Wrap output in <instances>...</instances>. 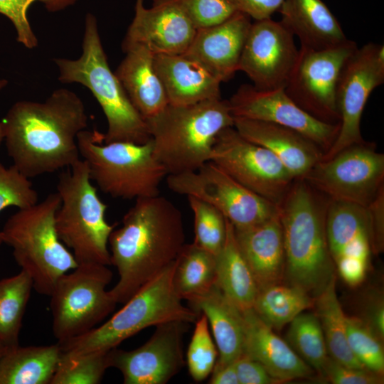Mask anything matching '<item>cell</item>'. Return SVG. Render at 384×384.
I'll return each instance as SVG.
<instances>
[{"label": "cell", "instance_id": "cell-1", "mask_svg": "<svg viewBox=\"0 0 384 384\" xmlns=\"http://www.w3.org/2000/svg\"><path fill=\"white\" fill-rule=\"evenodd\" d=\"M87 119L82 100L65 88L43 102H16L2 120L13 165L29 178L70 167L80 159L77 137Z\"/></svg>", "mask_w": 384, "mask_h": 384}, {"label": "cell", "instance_id": "cell-2", "mask_svg": "<svg viewBox=\"0 0 384 384\" xmlns=\"http://www.w3.org/2000/svg\"><path fill=\"white\" fill-rule=\"evenodd\" d=\"M109 238L110 262L119 280L110 293L125 303L143 285L176 260L185 243L183 215L161 196L140 198Z\"/></svg>", "mask_w": 384, "mask_h": 384}, {"label": "cell", "instance_id": "cell-3", "mask_svg": "<svg viewBox=\"0 0 384 384\" xmlns=\"http://www.w3.org/2000/svg\"><path fill=\"white\" fill-rule=\"evenodd\" d=\"M326 207L304 179L294 180L278 206L284 238V279L314 299L336 276L326 233Z\"/></svg>", "mask_w": 384, "mask_h": 384}, {"label": "cell", "instance_id": "cell-4", "mask_svg": "<svg viewBox=\"0 0 384 384\" xmlns=\"http://www.w3.org/2000/svg\"><path fill=\"white\" fill-rule=\"evenodd\" d=\"M154 154L169 174L193 171L210 161L218 134L233 127L228 100L212 99L193 105H169L146 121Z\"/></svg>", "mask_w": 384, "mask_h": 384}, {"label": "cell", "instance_id": "cell-5", "mask_svg": "<svg viewBox=\"0 0 384 384\" xmlns=\"http://www.w3.org/2000/svg\"><path fill=\"white\" fill-rule=\"evenodd\" d=\"M59 80L87 87L97 100L107 122L103 142L144 144L151 139L146 122L132 104L120 81L109 66L94 15L87 14L82 53L76 60L56 58Z\"/></svg>", "mask_w": 384, "mask_h": 384}, {"label": "cell", "instance_id": "cell-6", "mask_svg": "<svg viewBox=\"0 0 384 384\" xmlns=\"http://www.w3.org/2000/svg\"><path fill=\"white\" fill-rule=\"evenodd\" d=\"M60 203L57 191L50 193L11 215L1 231L3 243L12 248L16 263L30 276L33 289L48 297L58 279L78 265L57 233L55 218Z\"/></svg>", "mask_w": 384, "mask_h": 384}, {"label": "cell", "instance_id": "cell-7", "mask_svg": "<svg viewBox=\"0 0 384 384\" xmlns=\"http://www.w3.org/2000/svg\"><path fill=\"white\" fill-rule=\"evenodd\" d=\"M175 261L143 285L104 324L80 336L57 342L61 353L109 351L149 326L174 321L195 323L199 314L184 306L174 290Z\"/></svg>", "mask_w": 384, "mask_h": 384}, {"label": "cell", "instance_id": "cell-8", "mask_svg": "<svg viewBox=\"0 0 384 384\" xmlns=\"http://www.w3.org/2000/svg\"><path fill=\"white\" fill-rule=\"evenodd\" d=\"M77 142L91 180L103 193L126 200L159 195L160 184L168 173L154 154L151 139L144 144H103L102 133L85 129Z\"/></svg>", "mask_w": 384, "mask_h": 384}, {"label": "cell", "instance_id": "cell-9", "mask_svg": "<svg viewBox=\"0 0 384 384\" xmlns=\"http://www.w3.org/2000/svg\"><path fill=\"white\" fill-rule=\"evenodd\" d=\"M91 181L83 159L59 174L57 192L61 203L55 214V228L78 264L108 266L111 265L108 241L116 224L107 222V206L99 198Z\"/></svg>", "mask_w": 384, "mask_h": 384}, {"label": "cell", "instance_id": "cell-10", "mask_svg": "<svg viewBox=\"0 0 384 384\" xmlns=\"http://www.w3.org/2000/svg\"><path fill=\"white\" fill-rule=\"evenodd\" d=\"M112 279L107 265L98 263L78 264L58 279L49 296L58 343L89 332L114 309L117 302L106 290Z\"/></svg>", "mask_w": 384, "mask_h": 384}, {"label": "cell", "instance_id": "cell-11", "mask_svg": "<svg viewBox=\"0 0 384 384\" xmlns=\"http://www.w3.org/2000/svg\"><path fill=\"white\" fill-rule=\"evenodd\" d=\"M166 183L174 193L212 206L235 228L262 223L278 213V206L245 188L211 161L193 171L167 175Z\"/></svg>", "mask_w": 384, "mask_h": 384}, {"label": "cell", "instance_id": "cell-12", "mask_svg": "<svg viewBox=\"0 0 384 384\" xmlns=\"http://www.w3.org/2000/svg\"><path fill=\"white\" fill-rule=\"evenodd\" d=\"M302 179L330 201L367 207L384 188V154L364 141L320 160Z\"/></svg>", "mask_w": 384, "mask_h": 384}, {"label": "cell", "instance_id": "cell-13", "mask_svg": "<svg viewBox=\"0 0 384 384\" xmlns=\"http://www.w3.org/2000/svg\"><path fill=\"white\" fill-rule=\"evenodd\" d=\"M357 48L356 43L349 39L323 50L300 46L284 88L286 93L314 117L327 123H339L337 83L343 65Z\"/></svg>", "mask_w": 384, "mask_h": 384}, {"label": "cell", "instance_id": "cell-14", "mask_svg": "<svg viewBox=\"0 0 384 384\" xmlns=\"http://www.w3.org/2000/svg\"><path fill=\"white\" fill-rule=\"evenodd\" d=\"M210 161L255 193L279 206L295 178L269 150L233 127L216 137Z\"/></svg>", "mask_w": 384, "mask_h": 384}, {"label": "cell", "instance_id": "cell-15", "mask_svg": "<svg viewBox=\"0 0 384 384\" xmlns=\"http://www.w3.org/2000/svg\"><path fill=\"white\" fill-rule=\"evenodd\" d=\"M384 82V46L369 42L348 58L341 71L336 87L340 117L338 134L321 160H326L344 149L362 143L361 119L372 92Z\"/></svg>", "mask_w": 384, "mask_h": 384}, {"label": "cell", "instance_id": "cell-16", "mask_svg": "<svg viewBox=\"0 0 384 384\" xmlns=\"http://www.w3.org/2000/svg\"><path fill=\"white\" fill-rule=\"evenodd\" d=\"M233 117L278 124L293 129L318 146L323 154L334 144L340 124L321 121L297 105L284 88L262 90L244 84L228 100Z\"/></svg>", "mask_w": 384, "mask_h": 384}, {"label": "cell", "instance_id": "cell-17", "mask_svg": "<svg viewBox=\"0 0 384 384\" xmlns=\"http://www.w3.org/2000/svg\"><path fill=\"white\" fill-rule=\"evenodd\" d=\"M294 37L281 21H255L243 46L238 71L245 73L258 90L284 88L298 55Z\"/></svg>", "mask_w": 384, "mask_h": 384}, {"label": "cell", "instance_id": "cell-18", "mask_svg": "<svg viewBox=\"0 0 384 384\" xmlns=\"http://www.w3.org/2000/svg\"><path fill=\"white\" fill-rule=\"evenodd\" d=\"M190 323L174 321L156 326L151 337L132 351L112 348V367L124 384H165L184 366L183 338Z\"/></svg>", "mask_w": 384, "mask_h": 384}, {"label": "cell", "instance_id": "cell-19", "mask_svg": "<svg viewBox=\"0 0 384 384\" xmlns=\"http://www.w3.org/2000/svg\"><path fill=\"white\" fill-rule=\"evenodd\" d=\"M196 31L178 0H154L149 8L136 1L122 48L142 46L154 55L184 54Z\"/></svg>", "mask_w": 384, "mask_h": 384}, {"label": "cell", "instance_id": "cell-20", "mask_svg": "<svg viewBox=\"0 0 384 384\" xmlns=\"http://www.w3.org/2000/svg\"><path fill=\"white\" fill-rule=\"evenodd\" d=\"M251 24V18L238 11L223 23L198 29L184 54L220 82H227L238 71Z\"/></svg>", "mask_w": 384, "mask_h": 384}, {"label": "cell", "instance_id": "cell-21", "mask_svg": "<svg viewBox=\"0 0 384 384\" xmlns=\"http://www.w3.org/2000/svg\"><path fill=\"white\" fill-rule=\"evenodd\" d=\"M233 127L243 137L272 152L295 179L303 178L323 155L311 141L278 124L234 117Z\"/></svg>", "mask_w": 384, "mask_h": 384}, {"label": "cell", "instance_id": "cell-22", "mask_svg": "<svg viewBox=\"0 0 384 384\" xmlns=\"http://www.w3.org/2000/svg\"><path fill=\"white\" fill-rule=\"evenodd\" d=\"M326 233L335 267L348 262L368 265L373 242L366 207L330 201L326 207Z\"/></svg>", "mask_w": 384, "mask_h": 384}, {"label": "cell", "instance_id": "cell-23", "mask_svg": "<svg viewBox=\"0 0 384 384\" xmlns=\"http://www.w3.org/2000/svg\"><path fill=\"white\" fill-rule=\"evenodd\" d=\"M242 313L245 321L242 354L258 361L270 375L281 383L313 375L314 370L252 309Z\"/></svg>", "mask_w": 384, "mask_h": 384}, {"label": "cell", "instance_id": "cell-24", "mask_svg": "<svg viewBox=\"0 0 384 384\" xmlns=\"http://www.w3.org/2000/svg\"><path fill=\"white\" fill-rule=\"evenodd\" d=\"M238 247L254 276L258 291L281 283L284 274V247L279 211L270 218L235 228Z\"/></svg>", "mask_w": 384, "mask_h": 384}, {"label": "cell", "instance_id": "cell-25", "mask_svg": "<svg viewBox=\"0 0 384 384\" xmlns=\"http://www.w3.org/2000/svg\"><path fill=\"white\" fill-rule=\"evenodd\" d=\"M154 65L169 105L185 106L221 97V82L185 54L155 55Z\"/></svg>", "mask_w": 384, "mask_h": 384}, {"label": "cell", "instance_id": "cell-26", "mask_svg": "<svg viewBox=\"0 0 384 384\" xmlns=\"http://www.w3.org/2000/svg\"><path fill=\"white\" fill-rule=\"evenodd\" d=\"M114 73L132 104L146 122L168 105L167 96L154 65V55L145 47L133 46Z\"/></svg>", "mask_w": 384, "mask_h": 384}, {"label": "cell", "instance_id": "cell-27", "mask_svg": "<svg viewBox=\"0 0 384 384\" xmlns=\"http://www.w3.org/2000/svg\"><path fill=\"white\" fill-rule=\"evenodd\" d=\"M278 12L281 22L297 37L300 46L323 50L348 39L322 0H284Z\"/></svg>", "mask_w": 384, "mask_h": 384}, {"label": "cell", "instance_id": "cell-28", "mask_svg": "<svg viewBox=\"0 0 384 384\" xmlns=\"http://www.w3.org/2000/svg\"><path fill=\"white\" fill-rule=\"evenodd\" d=\"M189 303L191 309L207 317L219 354L215 366L233 363L243 353L245 321L242 311L216 285Z\"/></svg>", "mask_w": 384, "mask_h": 384}, {"label": "cell", "instance_id": "cell-29", "mask_svg": "<svg viewBox=\"0 0 384 384\" xmlns=\"http://www.w3.org/2000/svg\"><path fill=\"white\" fill-rule=\"evenodd\" d=\"M215 258V285L242 311L252 309L258 287L227 219L225 240Z\"/></svg>", "mask_w": 384, "mask_h": 384}, {"label": "cell", "instance_id": "cell-30", "mask_svg": "<svg viewBox=\"0 0 384 384\" xmlns=\"http://www.w3.org/2000/svg\"><path fill=\"white\" fill-rule=\"evenodd\" d=\"M60 355L58 343L9 349L0 359V384H50Z\"/></svg>", "mask_w": 384, "mask_h": 384}, {"label": "cell", "instance_id": "cell-31", "mask_svg": "<svg viewBox=\"0 0 384 384\" xmlns=\"http://www.w3.org/2000/svg\"><path fill=\"white\" fill-rule=\"evenodd\" d=\"M215 282V256L193 242L185 244L175 261L173 284L177 295L189 302L209 292Z\"/></svg>", "mask_w": 384, "mask_h": 384}, {"label": "cell", "instance_id": "cell-32", "mask_svg": "<svg viewBox=\"0 0 384 384\" xmlns=\"http://www.w3.org/2000/svg\"><path fill=\"white\" fill-rule=\"evenodd\" d=\"M329 356L351 368H365L351 351L346 336V315L336 292V276L314 299Z\"/></svg>", "mask_w": 384, "mask_h": 384}, {"label": "cell", "instance_id": "cell-33", "mask_svg": "<svg viewBox=\"0 0 384 384\" xmlns=\"http://www.w3.org/2000/svg\"><path fill=\"white\" fill-rule=\"evenodd\" d=\"M314 298L302 289L281 283L259 289L252 309L272 329H282L314 305Z\"/></svg>", "mask_w": 384, "mask_h": 384}, {"label": "cell", "instance_id": "cell-34", "mask_svg": "<svg viewBox=\"0 0 384 384\" xmlns=\"http://www.w3.org/2000/svg\"><path fill=\"white\" fill-rule=\"evenodd\" d=\"M32 289V279L22 270L0 279V342L9 349L19 345L22 320Z\"/></svg>", "mask_w": 384, "mask_h": 384}, {"label": "cell", "instance_id": "cell-35", "mask_svg": "<svg viewBox=\"0 0 384 384\" xmlns=\"http://www.w3.org/2000/svg\"><path fill=\"white\" fill-rule=\"evenodd\" d=\"M287 340L294 352L321 375L329 356L316 315L302 312L296 316L289 323Z\"/></svg>", "mask_w": 384, "mask_h": 384}, {"label": "cell", "instance_id": "cell-36", "mask_svg": "<svg viewBox=\"0 0 384 384\" xmlns=\"http://www.w3.org/2000/svg\"><path fill=\"white\" fill-rule=\"evenodd\" d=\"M111 350L80 354L61 353L50 384H97L112 367Z\"/></svg>", "mask_w": 384, "mask_h": 384}, {"label": "cell", "instance_id": "cell-37", "mask_svg": "<svg viewBox=\"0 0 384 384\" xmlns=\"http://www.w3.org/2000/svg\"><path fill=\"white\" fill-rule=\"evenodd\" d=\"M346 329L356 358L366 369L383 375V340L360 317L346 316Z\"/></svg>", "mask_w": 384, "mask_h": 384}, {"label": "cell", "instance_id": "cell-38", "mask_svg": "<svg viewBox=\"0 0 384 384\" xmlns=\"http://www.w3.org/2000/svg\"><path fill=\"white\" fill-rule=\"evenodd\" d=\"M188 201L194 217L193 243L216 256L226 235V218L216 208L192 196Z\"/></svg>", "mask_w": 384, "mask_h": 384}, {"label": "cell", "instance_id": "cell-39", "mask_svg": "<svg viewBox=\"0 0 384 384\" xmlns=\"http://www.w3.org/2000/svg\"><path fill=\"white\" fill-rule=\"evenodd\" d=\"M218 355V348L211 337L207 317L201 313L195 321L186 354L188 371L195 381H202L212 373Z\"/></svg>", "mask_w": 384, "mask_h": 384}, {"label": "cell", "instance_id": "cell-40", "mask_svg": "<svg viewBox=\"0 0 384 384\" xmlns=\"http://www.w3.org/2000/svg\"><path fill=\"white\" fill-rule=\"evenodd\" d=\"M38 202V192L29 178L13 164L6 167L0 162V213L9 206L26 208ZM3 243L0 232V245Z\"/></svg>", "mask_w": 384, "mask_h": 384}, {"label": "cell", "instance_id": "cell-41", "mask_svg": "<svg viewBox=\"0 0 384 384\" xmlns=\"http://www.w3.org/2000/svg\"><path fill=\"white\" fill-rule=\"evenodd\" d=\"M78 0H0V14L8 18L17 33V41L27 48L38 46V39L28 19L29 6L36 1L44 4L49 11H58L74 4Z\"/></svg>", "mask_w": 384, "mask_h": 384}, {"label": "cell", "instance_id": "cell-42", "mask_svg": "<svg viewBox=\"0 0 384 384\" xmlns=\"http://www.w3.org/2000/svg\"><path fill=\"white\" fill-rule=\"evenodd\" d=\"M196 28L218 25L238 12L234 0H178Z\"/></svg>", "mask_w": 384, "mask_h": 384}, {"label": "cell", "instance_id": "cell-43", "mask_svg": "<svg viewBox=\"0 0 384 384\" xmlns=\"http://www.w3.org/2000/svg\"><path fill=\"white\" fill-rule=\"evenodd\" d=\"M321 375L334 384L383 383V375L366 368L348 367L330 356L325 363Z\"/></svg>", "mask_w": 384, "mask_h": 384}, {"label": "cell", "instance_id": "cell-44", "mask_svg": "<svg viewBox=\"0 0 384 384\" xmlns=\"http://www.w3.org/2000/svg\"><path fill=\"white\" fill-rule=\"evenodd\" d=\"M239 384H276L273 378L258 361L242 354L234 361Z\"/></svg>", "mask_w": 384, "mask_h": 384}, {"label": "cell", "instance_id": "cell-45", "mask_svg": "<svg viewBox=\"0 0 384 384\" xmlns=\"http://www.w3.org/2000/svg\"><path fill=\"white\" fill-rule=\"evenodd\" d=\"M384 188L381 189L375 198L366 207L370 219L373 252H380L383 249L384 234Z\"/></svg>", "mask_w": 384, "mask_h": 384}, {"label": "cell", "instance_id": "cell-46", "mask_svg": "<svg viewBox=\"0 0 384 384\" xmlns=\"http://www.w3.org/2000/svg\"><path fill=\"white\" fill-rule=\"evenodd\" d=\"M240 12L255 21L270 18L278 12L284 0H234Z\"/></svg>", "mask_w": 384, "mask_h": 384}, {"label": "cell", "instance_id": "cell-47", "mask_svg": "<svg viewBox=\"0 0 384 384\" xmlns=\"http://www.w3.org/2000/svg\"><path fill=\"white\" fill-rule=\"evenodd\" d=\"M363 307L362 319L378 336L384 338V305L380 294H370Z\"/></svg>", "mask_w": 384, "mask_h": 384}, {"label": "cell", "instance_id": "cell-48", "mask_svg": "<svg viewBox=\"0 0 384 384\" xmlns=\"http://www.w3.org/2000/svg\"><path fill=\"white\" fill-rule=\"evenodd\" d=\"M211 374L210 384H239L234 362L225 366H215Z\"/></svg>", "mask_w": 384, "mask_h": 384}, {"label": "cell", "instance_id": "cell-49", "mask_svg": "<svg viewBox=\"0 0 384 384\" xmlns=\"http://www.w3.org/2000/svg\"><path fill=\"white\" fill-rule=\"evenodd\" d=\"M8 82L6 80L0 79V91L7 85ZM4 132L2 121H0V144L4 141Z\"/></svg>", "mask_w": 384, "mask_h": 384}, {"label": "cell", "instance_id": "cell-50", "mask_svg": "<svg viewBox=\"0 0 384 384\" xmlns=\"http://www.w3.org/2000/svg\"><path fill=\"white\" fill-rule=\"evenodd\" d=\"M9 350V348L6 346L4 343L0 342V359L6 354V353Z\"/></svg>", "mask_w": 384, "mask_h": 384}, {"label": "cell", "instance_id": "cell-51", "mask_svg": "<svg viewBox=\"0 0 384 384\" xmlns=\"http://www.w3.org/2000/svg\"><path fill=\"white\" fill-rule=\"evenodd\" d=\"M137 1H143V0H137Z\"/></svg>", "mask_w": 384, "mask_h": 384}]
</instances>
